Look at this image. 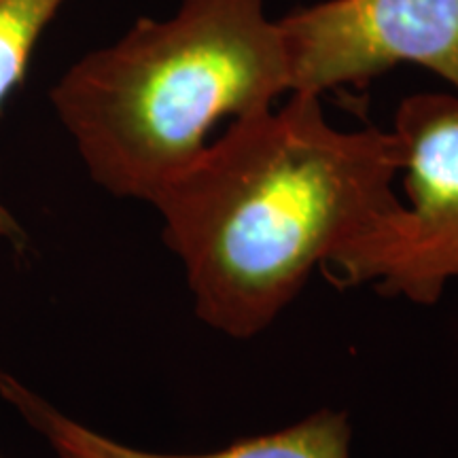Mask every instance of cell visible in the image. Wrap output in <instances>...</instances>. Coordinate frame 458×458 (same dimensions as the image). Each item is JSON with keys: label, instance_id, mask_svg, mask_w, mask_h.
<instances>
[{"label": "cell", "instance_id": "obj_1", "mask_svg": "<svg viewBox=\"0 0 458 458\" xmlns=\"http://www.w3.org/2000/svg\"><path fill=\"white\" fill-rule=\"evenodd\" d=\"M323 96L236 119L151 206L179 257L193 310L249 340L283 314L314 270L397 208L393 130H344Z\"/></svg>", "mask_w": 458, "mask_h": 458}, {"label": "cell", "instance_id": "obj_2", "mask_svg": "<svg viewBox=\"0 0 458 458\" xmlns=\"http://www.w3.org/2000/svg\"><path fill=\"white\" fill-rule=\"evenodd\" d=\"M291 91L289 45L266 0H181L79 57L49 100L89 179L151 204L198 162L216 125Z\"/></svg>", "mask_w": 458, "mask_h": 458}, {"label": "cell", "instance_id": "obj_3", "mask_svg": "<svg viewBox=\"0 0 458 458\" xmlns=\"http://www.w3.org/2000/svg\"><path fill=\"white\" fill-rule=\"evenodd\" d=\"M393 134L405 202L376 219L323 266L340 289L433 306L458 280V96L422 91L401 100Z\"/></svg>", "mask_w": 458, "mask_h": 458}, {"label": "cell", "instance_id": "obj_4", "mask_svg": "<svg viewBox=\"0 0 458 458\" xmlns=\"http://www.w3.org/2000/svg\"><path fill=\"white\" fill-rule=\"evenodd\" d=\"M293 91L363 88L411 64L458 96V0H320L280 17Z\"/></svg>", "mask_w": 458, "mask_h": 458}, {"label": "cell", "instance_id": "obj_5", "mask_svg": "<svg viewBox=\"0 0 458 458\" xmlns=\"http://www.w3.org/2000/svg\"><path fill=\"white\" fill-rule=\"evenodd\" d=\"M0 394L37 431L57 458H351L346 411L318 410L295 425L238 439L204 454H164L125 445L74 420L20 377L0 371Z\"/></svg>", "mask_w": 458, "mask_h": 458}, {"label": "cell", "instance_id": "obj_6", "mask_svg": "<svg viewBox=\"0 0 458 458\" xmlns=\"http://www.w3.org/2000/svg\"><path fill=\"white\" fill-rule=\"evenodd\" d=\"M68 0H0V111L24 83L38 43ZM0 242L24 250L26 232L0 199Z\"/></svg>", "mask_w": 458, "mask_h": 458}]
</instances>
